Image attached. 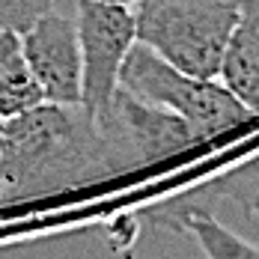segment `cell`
<instances>
[{
  "instance_id": "6da1fadb",
  "label": "cell",
  "mask_w": 259,
  "mask_h": 259,
  "mask_svg": "<svg viewBox=\"0 0 259 259\" xmlns=\"http://www.w3.org/2000/svg\"><path fill=\"white\" fill-rule=\"evenodd\" d=\"M122 173L104 128L80 104H39L6 119L0 203H21Z\"/></svg>"
},
{
  "instance_id": "7a4b0ae2",
  "label": "cell",
  "mask_w": 259,
  "mask_h": 259,
  "mask_svg": "<svg viewBox=\"0 0 259 259\" xmlns=\"http://www.w3.org/2000/svg\"><path fill=\"white\" fill-rule=\"evenodd\" d=\"M238 0H143L137 42L194 78L218 80Z\"/></svg>"
},
{
  "instance_id": "3957f363",
  "label": "cell",
  "mask_w": 259,
  "mask_h": 259,
  "mask_svg": "<svg viewBox=\"0 0 259 259\" xmlns=\"http://www.w3.org/2000/svg\"><path fill=\"white\" fill-rule=\"evenodd\" d=\"M119 87L143 102L158 104L182 116L191 125L197 143L211 140L224 131L253 119L250 107L241 99H235L221 80L194 78L176 66H170L167 60H161L152 48L140 42H134V48L122 63Z\"/></svg>"
},
{
  "instance_id": "277c9868",
  "label": "cell",
  "mask_w": 259,
  "mask_h": 259,
  "mask_svg": "<svg viewBox=\"0 0 259 259\" xmlns=\"http://www.w3.org/2000/svg\"><path fill=\"white\" fill-rule=\"evenodd\" d=\"M75 21L83 54V99L80 107L99 119L119 90V75L137 42V18L128 6L102 0H75Z\"/></svg>"
},
{
  "instance_id": "5b68a950",
  "label": "cell",
  "mask_w": 259,
  "mask_h": 259,
  "mask_svg": "<svg viewBox=\"0 0 259 259\" xmlns=\"http://www.w3.org/2000/svg\"><path fill=\"white\" fill-rule=\"evenodd\" d=\"M96 122L110 137L116 158L122 164V173L179 155L188 146H197L194 131L182 116L131 96L122 87L116 90L107 113L99 116Z\"/></svg>"
},
{
  "instance_id": "8992f818",
  "label": "cell",
  "mask_w": 259,
  "mask_h": 259,
  "mask_svg": "<svg viewBox=\"0 0 259 259\" xmlns=\"http://www.w3.org/2000/svg\"><path fill=\"white\" fill-rule=\"evenodd\" d=\"M27 66L48 104H80L83 99V54L78 21L60 12H42L21 33Z\"/></svg>"
},
{
  "instance_id": "52a82bcc",
  "label": "cell",
  "mask_w": 259,
  "mask_h": 259,
  "mask_svg": "<svg viewBox=\"0 0 259 259\" xmlns=\"http://www.w3.org/2000/svg\"><path fill=\"white\" fill-rule=\"evenodd\" d=\"M218 80L259 116V0H238Z\"/></svg>"
},
{
  "instance_id": "ba28073f",
  "label": "cell",
  "mask_w": 259,
  "mask_h": 259,
  "mask_svg": "<svg viewBox=\"0 0 259 259\" xmlns=\"http://www.w3.org/2000/svg\"><path fill=\"white\" fill-rule=\"evenodd\" d=\"M206 197H227V200H235L244 208H250L259 200V158L247 161L244 167H238V170L227 173V176H221L218 182H208L203 188H194L191 194H185V197L173 200V203L149 208L146 214L155 221L158 227H170L173 230V224L179 221V214H185L188 208H197Z\"/></svg>"
},
{
  "instance_id": "9c48e42d",
  "label": "cell",
  "mask_w": 259,
  "mask_h": 259,
  "mask_svg": "<svg viewBox=\"0 0 259 259\" xmlns=\"http://www.w3.org/2000/svg\"><path fill=\"white\" fill-rule=\"evenodd\" d=\"M45 104V96L27 66L21 33H0V116L12 119Z\"/></svg>"
},
{
  "instance_id": "30bf717a",
  "label": "cell",
  "mask_w": 259,
  "mask_h": 259,
  "mask_svg": "<svg viewBox=\"0 0 259 259\" xmlns=\"http://www.w3.org/2000/svg\"><path fill=\"white\" fill-rule=\"evenodd\" d=\"M173 230H185L194 235L206 259H259V247L244 241L241 235H235L233 230H227L224 224H218L208 208L185 211Z\"/></svg>"
},
{
  "instance_id": "8fae6325",
  "label": "cell",
  "mask_w": 259,
  "mask_h": 259,
  "mask_svg": "<svg viewBox=\"0 0 259 259\" xmlns=\"http://www.w3.org/2000/svg\"><path fill=\"white\" fill-rule=\"evenodd\" d=\"M54 0H0V33H24Z\"/></svg>"
},
{
  "instance_id": "7c38bea8",
  "label": "cell",
  "mask_w": 259,
  "mask_h": 259,
  "mask_svg": "<svg viewBox=\"0 0 259 259\" xmlns=\"http://www.w3.org/2000/svg\"><path fill=\"white\" fill-rule=\"evenodd\" d=\"M102 3H113V6H128V9H137L143 0H102Z\"/></svg>"
},
{
  "instance_id": "4fadbf2b",
  "label": "cell",
  "mask_w": 259,
  "mask_h": 259,
  "mask_svg": "<svg viewBox=\"0 0 259 259\" xmlns=\"http://www.w3.org/2000/svg\"><path fill=\"white\" fill-rule=\"evenodd\" d=\"M3 137H6V119L0 116V152H3Z\"/></svg>"
},
{
  "instance_id": "5bb4252c",
  "label": "cell",
  "mask_w": 259,
  "mask_h": 259,
  "mask_svg": "<svg viewBox=\"0 0 259 259\" xmlns=\"http://www.w3.org/2000/svg\"><path fill=\"white\" fill-rule=\"evenodd\" d=\"M250 211H253V214H259V200L253 203V206H250Z\"/></svg>"
}]
</instances>
